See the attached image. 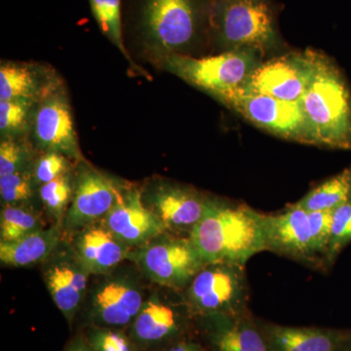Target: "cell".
<instances>
[{
	"label": "cell",
	"instance_id": "obj_13",
	"mask_svg": "<svg viewBox=\"0 0 351 351\" xmlns=\"http://www.w3.org/2000/svg\"><path fill=\"white\" fill-rule=\"evenodd\" d=\"M267 251L300 262L317 263L313 248L309 211L298 203L284 211L265 215Z\"/></svg>",
	"mask_w": 351,
	"mask_h": 351
},
{
	"label": "cell",
	"instance_id": "obj_15",
	"mask_svg": "<svg viewBox=\"0 0 351 351\" xmlns=\"http://www.w3.org/2000/svg\"><path fill=\"white\" fill-rule=\"evenodd\" d=\"M58 250L45 263L44 281L55 304L71 322L86 295L90 274L78 262L71 246Z\"/></svg>",
	"mask_w": 351,
	"mask_h": 351
},
{
	"label": "cell",
	"instance_id": "obj_3",
	"mask_svg": "<svg viewBox=\"0 0 351 351\" xmlns=\"http://www.w3.org/2000/svg\"><path fill=\"white\" fill-rule=\"evenodd\" d=\"M208 22L217 43L228 50L265 52L278 43L270 0H212Z\"/></svg>",
	"mask_w": 351,
	"mask_h": 351
},
{
	"label": "cell",
	"instance_id": "obj_28",
	"mask_svg": "<svg viewBox=\"0 0 351 351\" xmlns=\"http://www.w3.org/2000/svg\"><path fill=\"white\" fill-rule=\"evenodd\" d=\"M350 242L351 199L332 210L331 239L325 257V265H332Z\"/></svg>",
	"mask_w": 351,
	"mask_h": 351
},
{
	"label": "cell",
	"instance_id": "obj_33",
	"mask_svg": "<svg viewBox=\"0 0 351 351\" xmlns=\"http://www.w3.org/2000/svg\"><path fill=\"white\" fill-rule=\"evenodd\" d=\"M90 345L95 351H131L128 339L120 332L110 330L95 332Z\"/></svg>",
	"mask_w": 351,
	"mask_h": 351
},
{
	"label": "cell",
	"instance_id": "obj_4",
	"mask_svg": "<svg viewBox=\"0 0 351 351\" xmlns=\"http://www.w3.org/2000/svg\"><path fill=\"white\" fill-rule=\"evenodd\" d=\"M257 51L228 50L218 56L193 58L171 54L163 57L168 71L219 100L241 89L260 64Z\"/></svg>",
	"mask_w": 351,
	"mask_h": 351
},
{
	"label": "cell",
	"instance_id": "obj_32",
	"mask_svg": "<svg viewBox=\"0 0 351 351\" xmlns=\"http://www.w3.org/2000/svg\"><path fill=\"white\" fill-rule=\"evenodd\" d=\"M313 248L319 261L325 265L328 246L331 239L332 211H309Z\"/></svg>",
	"mask_w": 351,
	"mask_h": 351
},
{
	"label": "cell",
	"instance_id": "obj_22",
	"mask_svg": "<svg viewBox=\"0 0 351 351\" xmlns=\"http://www.w3.org/2000/svg\"><path fill=\"white\" fill-rule=\"evenodd\" d=\"M179 328V315L170 304L158 298H151L134 320L136 338L145 343H154L172 336Z\"/></svg>",
	"mask_w": 351,
	"mask_h": 351
},
{
	"label": "cell",
	"instance_id": "obj_14",
	"mask_svg": "<svg viewBox=\"0 0 351 351\" xmlns=\"http://www.w3.org/2000/svg\"><path fill=\"white\" fill-rule=\"evenodd\" d=\"M101 223L130 248H138L167 233L138 189L124 191L119 204Z\"/></svg>",
	"mask_w": 351,
	"mask_h": 351
},
{
	"label": "cell",
	"instance_id": "obj_11",
	"mask_svg": "<svg viewBox=\"0 0 351 351\" xmlns=\"http://www.w3.org/2000/svg\"><path fill=\"white\" fill-rule=\"evenodd\" d=\"M123 193L117 184L89 166H83L75 181V193L64 215V228L77 232L103 221L119 204Z\"/></svg>",
	"mask_w": 351,
	"mask_h": 351
},
{
	"label": "cell",
	"instance_id": "obj_20",
	"mask_svg": "<svg viewBox=\"0 0 351 351\" xmlns=\"http://www.w3.org/2000/svg\"><path fill=\"white\" fill-rule=\"evenodd\" d=\"M61 226L41 228L14 242H0V262L11 267H27L45 262L61 243Z\"/></svg>",
	"mask_w": 351,
	"mask_h": 351
},
{
	"label": "cell",
	"instance_id": "obj_25",
	"mask_svg": "<svg viewBox=\"0 0 351 351\" xmlns=\"http://www.w3.org/2000/svg\"><path fill=\"white\" fill-rule=\"evenodd\" d=\"M44 228L40 216L24 205H5L0 215L1 242H14Z\"/></svg>",
	"mask_w": 351,
	"mask_h": 351
},
{
	"label": "cell",
	"instance_id": "obj_2",
	"mask_svg": "<svg viewBox=\"0 0 351 351\" xmlns=\"http://www.w3.org/2000/svg\"><path fill=\"white\" fill-rule=\"evenodd\" d=\"M299 103L307 144L351 149L350 91L326 58L318 55L311 82Z\"/></svg>",
	"mask_w": 351,
	"mask_h": 351
},
{
	"label": "cell",
	"instance_id": "obj_16",
	"mask_svg": "<svg viewBox=\"0 0 351 351\" xmlns=\"http://www.w3.org/2000/svg\"><path fill=\"white\" fill-rule=\"evenodd\" d=\"M144 304V295L135 280L115 276L96 285L90 306L95 319L101 324L123 326L135 320Z\"/></svg>",
	"mask_w": 351,
	"mask_h": 351
},
{
	"label": "cell",
	"instance_id": "obj_35",
	"mask_svg": "<svg viewBox=\"0 0 351 351\" xmlns=\"http://www.w3.org/2000/svg\"><path fill=\"white\" fill-rule=\"evenodd\" d=\"M170 351H198V350L195 346L184 343V345L175 346V348H173Z\"/></svg>",
	"mask_w": 351,
	"mask_h": 351
},
{
	"label": "cell",
	"instance_id": "obj_1",
	"mask_svg": "<svg viewBox=\"0 0 351 351\" xmlns=\"http://www.w3.org/2000/svg\"><path fill=\"white\" fill-rule=\"evenodd\" d=\"M203 260L245 265L267 251L265 215L245 204L208 197L202 218L189 234Z\"/></svg>",
	"mask_w": 351,
	"mask_h": 351
},
{
	"label": "cell",
	"instance_id": "obj_21",
	"mask_svg": "<svg viewBox=\"0 0 351 351\" xmlns=\"http://www.w3.org/2000/svg\"><path fill=\"white\" fill-rule=\"evenodd\" d=\"M214 322L212 341L218 351H270L262 330L241 314L208 316Z\"/></svg>",
	"mask_w": 351,
	"mask_h": 351
},
{
	"label": "cell",
	"instance_id": "obj_34",
	"mask_svg": "<svg viewBox=\"0 0 351 351\" xmlns=\"http://www.w3.org/2000/svg\"><path fill=\"white\" fill-rule=\"evenodd\" d=\"M64 351H95L91 345H88L82 339H76Z\"/></svg>",
	"mask_w": 351,
	"mask_h": 351
},
{
	"label": "cell",
	"instance_id": "obj_7",
	"mask_svg": "<svg viewBox=\"0 0 351 351\" xmlns=\"http://www.w3.org/2000/svg\"><path fill=\"white\" fill-rule=\"evenodd\" d=\"M200 10L197 0H147L143 31L152 49L164 57L189 45L197 34Z\"/></svg>",
	"mask_w": 351,
	"mask_h": 351
},
{
	"label": "cell",
	"instance_id": "obj_10",
	"mask_svg": "<svg viewBox=\"0 0 351 351\" xmlns=\"http://www.w3.org/2000/svg\"><path fill=\"white\" fill-rule=\"evenodd\" d=\"M32 125L34 142L41 149L82 160L68 95L60 82L36 103Z\"/></svg>",
	"mask_w": 351,
	"mask_h": 351
},
{
	"label": "cell",
	"instance_id": "obj_30",
	"mask_svg": "<svg viewBox=\"0 0 351 351\" xmlns=\"http://www.w3.org/2000/svg\"><path fill=\"white\" fill-rule=\"evenodd\" d=\"M31 154L19 138H2L0 143V177L27 169Z\"/></svg>",
	"mask_w": 351,
	"mask_h": 351
},
{
	"label": "cell",
	"instance_id": "obj_19",
	"mask_svg": "<svg viewBox=\"0 0 351 351\" xmlns=\"http://www.w3.org/2000/svg\"><path fill=\"white\" fill-rule=\"evenodd\" d=\"M60 80L49 71L25 63H2L0 66V101L25 100L38 103Z\"/></svg>",
	"mask_w": 351,
	"mask_h": 351
},
{
	"label": "cell",
	"instance_id": "obj_31",
	"mask_svg": "<svg viewBox=\"0 0 351 351\" xmlns=\"http://www.w3.org/2000/svg\"><path fill=\"white\" fill-rule=\"evenodd\" d=\"M71 162L68 156L55 152H45L36 162L32 169L34 182L39 186L52 182L57 178L69 174Z\"/></svg>",
	"mask_w": 351,
	"mask_h": 351
},
{
	"label": "cell",
	"instance_id": "obj_17",
	"mask_svg": "<svg viewBox=\"0 0 351 351\" xmlns=\"http://www.w3.org/2000/svg\"><path fill=\"white\" fill-rule=\"evenodd\" d=\"M71 246L78 262L89 274H108L129 258L132 249L101 223L77 230Z\"/></svg>",
	"mask_w": 351,
	"mask_h": 351
},
{
	"label": "cell",
	"instance_id": "obj_6",
	"mask_svg": "<svg viewBox=\"0 0 351 351\" xmlns=\"http://www.w3.org/2000/svg\"><path fill=\"white\" fill-rule=\"evenodd\" d=\"M186 289L189 306L206 316L243 313L248 299L244 265L237 263L205 265Z\"/></svg>",
	"mask_w": 351,
	"mask_h": 351
},
{
	"label": "cell",
	"instance_id": "obj_12",
	"mask_svg": "<svg viewBox=\"0 0 351 351\" xmlns=\"http://www.w3.org/2000/svg\"><path fill=\"white\" fill-rule=\"evenodd\" d=\"M145 204L162 221L167 232L188 237L202 218L208 197L195 189L159 182L143 196Z\"/></svg>",
	"mask_w": 351,
	"mask_h": 351
},
{
	"label": "cell",
	"instance_id": "obj_18",
	"mask_svg": "<svg viewBox=\"0 0 351 351\" xmlns=\"http://www.w3.org/2000/svg\"><path fill=\"white\" fill-rule=\"evenodd\" d=\"M270 351H341L351 332L265 324L261 327Z\"/></svg>",
	"mask_w": 351,
	"mask_h": 351
},
{
	"label": "cell",
	"instance_id": "obj_5",
	"mask_svg": "<svg viewBox=\"0 0 351 351\" xmlns=\"http://www.w3.org/2000/svg\"><path fill=\"white\" fill-rule=\"evenodd\" d=\"M167 234L131 251L129 258L154 282L186 288L207 263L191 237Z\"/></svg>",
	"mask_w": 351,
	"mask_h": 351
},
{
	"label": "cell",
	"instance_id": "obj_8",
	"mask_svg": "<svg viewBox=\"0 0 351 351\" xmlns=\"http://www.w3.org/2000/svg\"><path fill=\"white\" fill-rule=\"evenodd\" d=\"M219 101L263 130L306 143L304 114L300 103L278 100L243 88L225 95Z\"/></svg>",
	"mask_w": 351,
	"mask_h": 351
},
{
	"label": "cell",
	"instance_id": "obj_29",
	"mask_svg": "<svg viewBox=\"0 0 351 351\" xmlns=\"http://www.w3.org/2000/svg\"><path fill=\"white\" fill-rule=\"evenodd\" d=\"M32 172L25 169L0 177V196L5 205H24L34 196Z\"/></svg>",
	"mask_w": 351,
	"mask_h": 351
},
{
	"label": "cell",
	"instance_id": "obj_24",
	"mask_svg": "<svg viewBox=\"0 0 351 351\" xmlns=\"http://www.w3.org/2000/svg\"><path fill=\"white\" fill-rule=\"evenodd\" d=\"M89 4L95 20L104 36H107L108 40L117 47L135 71L145 75L142 69L134 63L124 44L122 34L121 0H89Z\"/></svg>",
	"mask_w": 351,
	"mask_h": 351
},
{
	"label": "cell",
	"instance_id": "obj_27",
	"mask_svg": "<svg viewBox=\"0 0 351 351\" xmlns=\"http://www.w3.org/2000/svg\"><path fill=\"white\" fill-rule=\"evenodd\" d=\"M73 193L75 182L71 181L69 174L43 184L39 189V196L44 208L57 221H61L64 218L73 201Z\"/></svg>",
	"mask_w": 351,
	"mask_h": 351
},
{
	"label": "cell",
	"instance_id": "obj_23",
	"mask_svg": "<svg viewBox=\"0 0 351 351\" xmlns=\"http://www.w3.org/2000/svg\"><path fill=\"white\" fill-rule=\"evenodd\" d=\"M351 199V165L311 189L299 202L307 211H332Z\"/></svg>",
	"mask_w": 351,
	"mask_h": 351
},
{
	"label": "cell",
	"instance_id": "obj_9",
	"mask_svg": "<svg viewBox=\"0 0 351 351\" xmlns=\"http://www.w3.org/2000/svg\"><path fill=\"white\" fill-rule=\"evenodd\" d=\"M318 54L307 51L260 63L242 88L278 100L299 103L311 82Z\"/></svg>",
	"mask_w": 351,
	"mask_h": 351
},
{
	"label": "cell",
	"instance_id": "obj_26",
	"mask_svg": "<svg viewBox=\"0 0 351 351\" xmlns=\"http://www.w3.org/2000/svg\"><path fill=\"white\" fill-rule=\"evenodd\" d=\"M36 101L17 99L0 101V132L2 138H20L32 124Z\"/></svg>",
	"mask_w": 351,
	"mask_h": 351
}]
</instances>
